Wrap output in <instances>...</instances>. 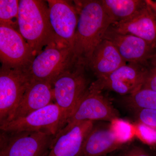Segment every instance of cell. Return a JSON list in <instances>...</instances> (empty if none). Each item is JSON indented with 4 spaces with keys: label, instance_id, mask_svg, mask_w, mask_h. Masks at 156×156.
I'll return each instance as SVG.
<instances>
[{
    "label": "cell",
    "instance_id": "1",
    "mask_svg": "<svg viewBox=\"0 0 156 156\" xmlns=\"http://www.w3.org/2000/svg\"><path fill=\"white\" fill-rule=\"evenodd\" d=\"M79 14L73 51L78 64L87 67L112 23L101 1H75Z\"/></svg>",
    "mask_w": 156,
    "mask_h": 156
},
{
    "label": "cell",
    "instance_id": "2",
    "mask_svg": "<svg viewBox=\"0 0 156 156\" xmlns=\"http://www.w3.org/2000/svg\"><path fill=\"white\" fill-rule=\"evenodd\" d=\"M18 29L36 56L44 47L56 43L50 22L49 7L44 1H19Z\"/></svg>",
    "mask_w": 156,
    "mask_h": 156
},
{
    "label": "cell",
    "instance_id": "3",
    "mask_svg": "<svg viewBox=\"0 0 156 156\" xmlns=\"http://www.w3.org/2000/svg\"><path fill=\"white\" fill-rule=\"evenodd\" d=\"M77 64L72 48L54 43L45 47L35 56L27 73L32 80L49 82L52 85L58 76Z\"/></svg>",
    "mask_w": 156,
    "mask_h": 156
},
{
    "label": "cell",
    "instance_id": "4",
    "mask_svg": "<svg viewBox=\"0 0 156 156\" xmlns=\"http://www.w3.org/2000/svg\"><path fill=\"white\" fill-rule=\"evenodd\" d=\"M85 67L76 64L58 76L52 83L55 103L63 113V128L89 88L85 74Z\"/></svg>",
    "mask_w": 156,
    "mask_h": 156
},
{
    "label": "cell",
    "instance_id": "5",
    "mask_svg": "<svg viewBox=\"0 0 156 156\" xmlns=\"http://www.w3.org/2000/svg\"><path fill=\"white\" fill-rule=\"evenodd\" d=\"M108 126L94 125L84 142L80 156H104L121 148L130 140V125L117 121Z\"/></svg>",
    "mask_w": 156,
    "mask_h": 156
},
{
    "label": "cell",
    "instance_id": "6",
    "mask_svg": "<svg viewBox=\"0 0 156 156\" xmlns=\"http://www.w3.org/2000/svg\"><path fill=\"white\" fill-rule=\"evenodd\" d=\"M101 91L90 86L81 98L66 126L53 139L65 134L79 123L86 121H103L110 122L118 119L119 113Z\"/></svg>",
    "mask_w": 156,
    "mask_h": 156
},
{
    "label": "cell",
    "instance_id": "7",
    "mask_svg": "<svg viewBox=\"0 0 156 156\" xmlns=\"http://www.w3.org/2000/svg\"><path fill=\"white\" fill-rule=\"evenodd\" d=\"M63 119L62 111L53 103L25 116L1 124L0 128L10 134L42 131L55 137L63 128Z\"/></svg>",
    "mask_w": 156,
    "mask_h": 156
},
{
    "label": "cell",
    "instance_id": "8",
    "mask_svg": "<svg viewBox=\"0 0 156 156\" xmlns=\"http://www.w3.org/2000/svg\"><path fill=\"white\" fill-rule=\"evenodd\" d=\"M31 80L27 71L2 66L0 70V125L10 119Z\"/></svg>",
    "mask_w": 156,
    "mask_h": 156
},
{
    "label": "cell",
    "instance_id": "9",
    "mask_svg": "<svg viewBox=\"0 0 156 156\" xmlns=\"http://www.w3.org/2000/svg\"><path fill=\"white\" fill-rule=\"evenodd\" d=\"M35 56L18 30L11 26L0 23V59L2 66L27 71Z\"/></svg>",
    "mask_w": 156,
    "mask_h": 156
},
{
    "label": "cell",
    "instance_id": "10",
    "mask_svg": "<svg viewBox=\"0 0 156 156\" xmlns=\"http://www.w3.org/2000/svg\"><path fill=\"white\" fill-rule=\"evenodd\" d=\"M5 133L1 135L0 156H44L54 137L42 131Z\"/></svg>",
    "mask_w": 156,
    "mask_h": 156
},
{
    "label": "cell",
    "instance_id": "11",
    "mask_svg": "<svg viewBox=\"0 0 156 156\" xmlns=\"http://www.w3.org/2000/svg\"><path fill=\"white\" fill-rule=\"evenodd\" d=\"M148 71V68L144 65L128 63L106 77L97 80L90 86L101 92L108 90L130 95L142 88Z\"/></svg>",
    "mask_w": 156,
    "mask_h": 156
},
{
    "label": "cell",
    "instance_id": "12",
    "mask_svg": "<svg viewBox=\"0 0 156 156\" xmlns=\"http://www.w3.org/2000/svg\"><path fill=\"white\" fill-rule=\"evenodd\" d=\"M50 22L56 43L73 49L79 14L75 5L63 0H48Z\"/></svg>",
    "mask_w": 156,
    "mask_h": 156
},
{
    "label": "cell",
    "instance_id": "13",
    "mask_svg": "<svg viewBox=\"0 0 156 156\" xmlns=\"http://www.w3.org/2000/svg\"><path fill=\"white\" fill-rule=\"evenodd\" d=\"M109 28L119 33L139 37L156 50V13L146 2L133 16L112 24Z\"/></svg>",
    "mask_w": 156,
    "mask_h": 156
},
{
    "label": "cell",
    "instance_id": "14",
    "mask_svg": "<svg viewBox=\"0 0 156 156\" xmlns=\"http://www.w3.org/2000/svg\"><path fill=\"white\" fill-rule=\"evenodd\" d=\"M103 39L111 41L126 62L144 65L156 50L147 42L129 34L119 33L109 28Z\"/></svg>",
    "mask_w": 156,
    "mask_h": 156
},
{
    "label": "cell",
    "instance_id": "15",
    "mask_svg": "<svg viewBox=\"0 0 156 156\" xmlns=\"http://www.w3.org/2000/svg\"><path fill=\"white\" fill-rule=\"evenodd\" d=\"M53 99L52 84L31 79L17 108L8 122L25 116L53 103Z\"/></svg>",
    "mask_w": 156,
    "mask_h": 156
},
{
    "label": "cell",
    "instance_id": "16",
    "mask_svg": "<svg viewBox=\"0 0 156 156\" xmlns=\"http://www.w3.org/2000/svg\"><path fill=\"white\" fill-rule=\"evenodd\" d=\"M94 125V121L81 122L53 139L48 156H80L85 140Z\"/></svg>",
    "mask_w": 156,
    "mask_h": 156
},
{
    "label": "cell",
    "instance_id": "17",
    "mask_svg": "<svg viewBox=\"0 0 156 156\" xmlns=\"http://www.w3.org/2000/svg\"><path fill=\"white\" fill-rule=\"evenodd\" d=\"M127 62L111 41L103 39L96 48L87 67L97 80L106 77Z\"/></svg>",
    "mask_w": 156,
    "mask_h": 156
},
{
    "label": "cell",
    "instance_id": "18",
    "mask_svg": "<svg viewBox=\"0 0 156 156\" xmlns=\"http://www.w3.org/2000/svg\"><path fill=\"white\" fill-rule=\"evenodd\" d=\"M112 25L133 16L146 4L145 0H101Z\"/></svg>",
    "mask_w": 156,
    "mask_h": 156
},
{
    "label": "cell",
    "instance_id": "19",
    "mask_svg": "<svg viewBox=\"0 0 156 156\" xmlns=\"http://www.w3.org/2000/svg\"><path fill=\"white\" fill-rule=\"evenodd\" d=\"M126 102L133 109L156 110V91L141 88L126 98Z\"/></svg>",
    "mask_w": 156,
    "mask_h": 156
},
{
    "label": "cell",
    "instance_id": "20",
    "mask_svg": "<svg viewBox=\"0 0 156 156\" xmlns=\"http://www.w3.org/2000/svg\"><path fill=\"white\" fill-rule=\"evenodd\" d=\"M19 1L17 0L0 1V23L18 28Z\"/></svg>",
    "mask_w": 156,
    "mask_h": 156
},
{
    "label": "cell",
    "instance_id": "21",
    "mask_svg": "<svg viewBox=\"0 0 156 156\" xmlns=\"http://www.w3.org/2000/svg\"><path fill=\"white\" fill-rule=\"evenodd\" d=\"M133 109L136 119L141 125L156 130V110L149 108Z\"/></svg>",
    "mask_w": 156,
    "mask_h": 156
},
{
    "label": "cell",
    "instance_id": "22",
    "mask_svg": "<svg viewBox=\"0 0 156 156\" xmlns=\"http://www.w3.org/2000/svg\"><path fill=\"white\" fill-rule=\"evenodd\" d=\"M142 88L156 91V65H152L151 66L148 68Z\"/></svg>",
    "mask_w": 156,
    "mask_h": 156
},
{
    "label": "cell",
    "instance_id": "23",
    "mask_svg": "<svg viewBox=\"0 0 156 156\" xmlns=\"http://www.w3.org/2000/svg\"><path fill=\"white\" fill-rule=\"evenodd\" d=\"M120 156H153L144 149L140 147H131Z\"/></svg>",
    "mask_w": 156,
    "mask_h": 156
},
{
    "label": "cell",
    "instance_id": "24",
    "mask_svg": "<svg viewBox=\"0 0 156 156\" xmlns=\"http://www.w3.org/2000/svg\"><path fill=\"white\" fill-rule=\"evenodd\" d=\"M146 2L151 7L156 13V1L153 0H145Z\"/></svg>",
    "mask_w": 156,
    "mask_h": 156
},
{
    "label": "cell",
    "instance_id": "25",
    "mask_svg": "<svg viewBox=\"0 0 156 156\" xmlns=\"http://www.w3.org/2000/svg\"><path fill=\"white\" fill-rule=\"evenodd\" d=\"M150 60L151 61L152 65H156V51L151 56Z\"/></svg>",
    "mask_w": 156,
    "mask_h": 156
}]
</instances>
